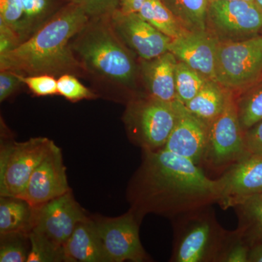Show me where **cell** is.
<instances>
[{
  "label": "cell",
  "instance_id": "obj_1",
  "mask_svg": "<svg viewBox=\"0 0 262 262\" xmlns=\"http://www.w3.org/2000/svg\"><path fill=\"white\" fill-rule=\"evenodd\" d=\"M127 198L139 220L147 213L182 217L218 203L220 182L208 178L192 160L168 150H143Z\"/></svg>",
  "mask_w": 262,
  "mask_h": 262
},
{
  "label": "cell",
  "instance_id": "obj_2",
  "mask_svg": "<svg viewBox=\"0 0 262 262\" xmlns=\"http://www.w3.org/2000/svg\"><path fill=\"white\" fill-rule=\"evenodd\" d=\"M89 20L83 10L70 2L27 40L1 55L0 70L25 76L80 73L84 68L72 51V39Z\"/></svg>",
  "mask_w": 262,
  "mask_h": 262
},
{
  "label": "cell",
  "instance_id": "obj_3",
  "mask_svg": "<svg viewBox=\"0 0 262 262\" xmlns=\"http://www.w3.org/2000/svg\"><path fill=\"white\" fill-rule=\"evenodd\" d=\"M72 48L84 68L124 87L134 85L135 61L114 30L110 18L90 19L72 42Z\"/></svg>",
  "mask_w": 262,
  "mask_h": 262
},
{
  "label": "cell",
  "instance_id": "obj_4",
  "mask_svg": "<svg viewBox=\"0 0 262 262\" xmlns=\"http://www.w3.org/2000/svg\"><path fill=\"white\" fill-rule=\"evenodd\" d=\"M177 116L175 102H163L148 96L130 101L123 120L133 142L143 150L156 151L166 144Z\"/></svg>",
  "mask_w": 262,
  "mask_h": 262
},
{
  "label": "cell",
  "instance_id": "obj_5",
  "mask_svg": "<svg viewBox=\"0 0 262 262\" xmlns=\"http://www.w3.org/2000/svg\"><path fill=\"white\" fill-rule=\"evenodd\" d=\"M262 75V35L234 42H220L215 81L231 91L248 89Z\"/></svg>",
  "mask_w": 262,
  "mask_h": 262
},
{
  "label": "cell",
  "instance_id": "obj_6",
  "mask_svg": "<svg viewBox=\"0 0 262 262\" xmlns=\"http://www.w3.org/2000/svg\"><path fill=\"white\" fill-rule=\"evenodd\" d=\"M54 145L46 137L32 138L24 142H2L0 196H20L34 170Z\"/></svg>",
  "mask_w": 262,
  "mask_h": 262
},
{
  "label": "cell",
  "instance_id": "obj_7",
  "mask_svg": "<svg viewBox=\"0 0 262 262\" xmlns=\"http://www.w3.org/2000/svg\"><path fill=\"white\" fill-rule=\"evenodd\" d=\"M247 155L237 98L228 90L223 111L209 126L203 161L213 168H229Z\"/></svg>",
  "mask_w": 262,
  "mask_h": 262
},
{
  "label": "cell",
  "instance_id": "obj_8",
  "mask_svg": "<svg viewBox=\"0 0 262 262\" xmlns=\"http://www.w3.org/2000/svg\"><path fill=\"white\" fill-rule=\"evenodd\" d=\"M207 208L187 215L171 258L176 262L217 261L227 232Z\"/></svg>",
  "mask_w": 262,
  "mask_h": 262
},
{
  "label": "cell",
  "instance_id": "obj_9",
  "mask_svg": "<svg viewBox=\"0 0 262 262\" xmlns=\"http://www.w3.org/2000/svg\"><path fill=\"white\" fill-rule=\"evenodd\" d=\"M207 29L220 42L244 40L262 32V10L254 2L209 3Z\"/></svg>",
  "mask_w": 262,
  "mask_h": 262
},
{
  "label": "cell",
  "instance_id": "obj_10",
  "mask_svg": "<svg viewBox=\"0 0 262 262\" xmlns=\"http://www.w3.org/2000/svg\"><path fill=\"white\" fill-rule=\"evenodd\" d=\"M139 220L131 211L116 218L94 219L108 262L149 261L139 237Z\"/></svg>",
  "mask_w": 262,
  "mask_h": 262
},
{
  "label": "cell",
  "instance_id": "obj_11",
  "mask_svg": "<svg viewBox=\"0 0 262 262\" xmlns=\"http://www.w3.org/2000/svg\"><path fill=\"white\" fill-rule=\"evenodd\" d=\"M86 218L84 210L75 201L71 190L35 207L32 231L44 236L53 244L64 247L76 225Z\"/></svg>",
  "mask_w": 262,
  "mask_h": 262
},
{
  "label": "cell",
  "instance_id": "obj_12",
  "mask_svg": "<svg viewBox=\"0 0 262 262\" xmlns=\"http://www.w3.org/2000/svg\"><path fill=\"white\" fill-rule=\"evenodd\" d=\"M110 22L122 42L142 60H149L169 51L171 38L165 35L137 13L117 10Z\"/></svg>",
  "mask_w": 262,
  "mask_h": 262
},
{
  "label": "cell",
  "instance_id": "obj_13",
  "mask_svg": "<svg viewBox=\"0 0 262 262\" xmlns=\"http://www.w3.org/2000/svg\"><path fill=\"white\" fill-rule=\"evenodd\" d=\"M223 209L234 208L262 193V154H248L227 168L219 179Z\"/></svg>",
  "mask_w": 262,
  "mask_h": 262
},
{
  "label": "cell",
  "instance_id": "obj_14",
  "mask_svg": "<svg viewBox=\"0 0 262 262\" xmlns=\"http://www.w3.org/2000/svg\"><path fill=\"white\" fill-rule=\"evenodd\" d=\"M61 149L55 144L34 170L19 198L38 207L70 192Z\"/></svg>",
  "mask_w": 262,
  "mask_h": 262
},
{
  "label": "cell",
  "instance_id": "obj_15",
  "mask_svg": "<svg viewBox=\"0 0 262 262\" xmlns=\"http://www.w3.org/2000/svg\"><path fill=\"white\" fill-rule=\"evenodd\" d=\"M177 120L163 149L192 160L198 165L204 158L209 127L188 111L177 100Z\"/></svg>",
  "mask_w": 262,
  "mask_h": 262
},
{
  "label": "cell",
  "instance_id": "obj_16",
  "mask_svg": "<svg viewBox=\"0 0 262 262\" xmlns=\"http://www.w3.org/2000/svg\"><path fill=\"white\" fill-rule=\"evenodd\" d=\"M220 41L206 29L187 31L172 39L169 51L206 78L215 80V61Z\"/></svg>",
  "mask_w": 262,
  "mask_h": 262
},
{
  "label": "cell",
  "instance_id": "obj_17",
  "mask_svg": "<svg viewBox=\"0 0 262 262\" xmlns=\"http://www.w3.org/2000/svg\"><path fill=\"white\" fill-rule=\"evenodd\" d=\"M178 60L171 52L149 60H142L141 73L150 97L173 103L177 101L175 71Z\"/></svg>",
  "mask_w": 262,
  "mask_h": 262
},
{
  "label": "cell",
  "instance_id": "obj_18",
  "mask_svg": "<svg viewBox=\"0 0 262 262\" xmlns=\"http://www.w3.org/2000/svg\"><path fill=\"white\" fill-rule=\"evenodd\" d=\"M64 252L66 261L108 262L95 221L89 217L76 225Z\"/></svg>",
  "mask_w": 262,
  "mask_h": 262
},
{
  "label": "cell",
  "instance_id": "obj_19",
  "mask_svg": "<svg viewBox=\"0 0 262 262\" xmlns=\"http://www.w3.org/2000/svg\"><path fill=\"white\" fill-rule=\"evenodd\" d=\"M35 207L19 196L0 198V234L29 235L34 227Z\"/></svg>",
  "mask_w": 262,
  "mask_h": 262
},
{
  "label": "cell",
  "instance_id": "obj_20",
  "mask_svg": "<svg viewBox=\"0 0 262 262\" xmlns=\"http://www.w3.org/2000/svg\"><path fill=\"white\" fill-rule=\"evenodd\" d=\"M228 90L215 80H208L198 94L184 106L208 127L223 111Z\"/></svg>",
  "mask_w": 262,
  "mask_h": 262
},
{
  "label": "cell",
  "instance_id": "obj_21",
  "mask_svg": "<svg viewBox=\"0 0 262 262\" xmlns=\"http://www.w3.org/2000/svg\"><path fill=\"white\" fill-rule=\"evenodd\" d=\"M234 208L239 218L237 230L250 247L262 244V194L248 198Z\"/></svg>",
  "mask_w": 262,
  "mask_h": 262
},
{
  "label": "cell",
  "instance_id": "obj_22",
  "mask_svg": "<svg viewBox=\"0 0 262 262\" xmlns=\"http://www.w3.org/2000/svg\"><path fill=\"white\" fill-rule=\"evenodd\" d=\"M137 13L155 28L171 39L180 37L187 32L162 0H146Z\"/></svg>",
  "mask_w": 262,
  "mask_h": 262
},
{
  "label": "cell",
  "instance_id": "obj_23",
  "mask_svg": "<svg viewBox=\"0 0 262 262\" xmlns=\"http://www.w3.org/2000/svg\"><path fill=\"white\" fill-rule=\"evenodd\" d=\"M187 31L207 29L208 0H162Z\"/></svg>",
  "mask_w": 262,
  "mask_h": 262
},
{
  "label": "cell",
  "instance_id": "obj_24",
  "mask_svg": "<svg viewBox=\"0 0 262 262\" xmlns=\"http://www.w3.org/2000/svg\"><path fill=\"white\" fill-rule=\"evenodd\" d=\"M24 12L21 43L61 9L58 0H20Z\"/></svg>",
  "mask_w": 262,
  "mask_h": 262
},
{
  "label": "cell",
  "instance_id": "obj_25",
  "mask_svg": "<svg viewBox=\"0 0 262 262\" xmlns=\"http://www.w3.org/2000/svg\"><path fill=\"white\" fill-rule=\"evenodd\" d=\"M239 122L246 131L262 121V84H253L237 99Z\"/></svg>",
  "mask_w": 262,
  "mask_h": 262
},
{
  "label": "cell",
  "instance_id": "obj_26",
  "mask_svg": "<svg viewBox=\"0 0 262 262\" xmlns=\"http://www.w3.org/2000/svg\"><path fill=\"white\" fill-rule=\"evenodd\" d=\"M208 80L184 62L178 61L175 71L177 100L185 105L199 93Z\"/></svg>",
  "mask_w": 262,
  "mask_h": 262
},
{
  "label": "cell",
  "instance_id": "obj_27",
  "mask_svg": "<svg viewBox=\"0 0 262 262\" xmlns=\"http://www.w3.org/2000/svg\"><path fill=\"white\" fill-rule=\"evenodd\" d=\"M30 250L27 262L66 261L64 247L53 244L44 236L32 231L29 234Z\"/></svg>",
  "mask_w": 262,
  "mask_h": 262
},
{
  "label": "cell",
  "instance_id": "obj_28",
  "mask_svg": "<svg viewBox=\"0 0 262 262\" xmlns=\"http://www.w3.org/2000/svg\"><path fill=\"white\" fill-rule=\"evenodd\" d=\"M0 261H27L30 241L29 235L24 234L12 233L0 234Z\"/></svg>",
  "mask_w": 262,
  "mask_h": 262
},
{
  "label": "cell",
  "instance_id": "obj_29",
  "mask_svg": "<svg viewBox=\"0 0 262 262\" xmlns=\"http://www.w3.org/2000/svg\"><path fill=\"white\" fill-rule=\"evenodd\" d=\"M249 245L236 229L227 232L217 261L248 262Z\"/></svg>",
  "mask_w": 262,
  "mask_h": 262
},
{
  "label": "cell",
  "instance_id": "obj_30",
  "mask_svg": "<svg viewBox=\"0 0 262 262\" xmlns=\"http://www.w3.org/2000/svg\"><path fill=\"white\" fill-rule=\"evenodd\" d=\"M58 94L72 102L94 99L96 94L84 85L73 74H63L57 79Z\"/></svg>",
  "mask_w": 262,
  "mask_h": 262
},
{
  "label": "cell",
  "instance_id": "obj_31",
  "mask_svg": "<svg viewBox=\"0 0 262 262\" xmlns=\"http://www.w3.org/2000/svg\"><path fill=\"white\" fill-rule=\"evenodd\" d=\"M89 17L90 19L110 18L120 9L119 0H70Z\"/></svg>",
  "mask_w": 262,
  "mask_h": 262
},
{
  "label": "cell",
  "instance_id": "obj_32",
  "mask_svg": "<svg viewBox=\"0 0 262 262\" xmlns=\"http://www.w3.org/2000/svg\"><path fill=\"white\" fill-rule=\"evenodd\" d=\"M24 12L20 0H0V21L4 22L18 36L21 42Z\"/></svg>",
  "mask_w": 262,
  "mask_h": 262
},
{
  "label": "cell",
  "instance_id": "obj_33",
  "mask_svg": "<svg viewBox=\"0 0 262 262\" xmlns=\"http://www.w3.org/2000/svg\"><path fill=\"white\" fill-rule=\"evenodd\" d=\"M21 81L31 91L37 96H53L58 94L57 79L51 75L25 76L16 73Z\"/></svg>",
  "mask_w": 262,
  "mask_h": 262
},
{
  "label": "cell",
  "instance_id": "obj_34",
  "mask_svg": "<svg viewBox=\"0 0 262 262\" xmlns=\"http://www.w3.org/2000/svg\"><path fill=\"white\" fill-rule=\"evenodd\" d=\"M22 82L15 72L0 70V101L10 97L21 85Z\"/></svg>",
  "mask_w": 262,
  "mask_h": 262
},
{
  "label": "cell",
  "instance_id": "obj_35",
  "mask_svg": "<svg viewBox=\"0 0 262 262\" xmlns=\"http://www.w3.org/2000/svg\"><path fill=\"white\" fill-rule=\"evenodd\" d=\"M244 139L248 154H262V121L245 131Z\"/></svg>",
  "mask_w": 262,
  "mask_h": 262
},
{
  "label": "cell",
  "instance_id": "obj_36",
  "mask_svg": "<svg viewBox=\"0 0 262 262\" xmlns=\"http://www.w3.org/2000/svg\"><path fill=\"white\" fill-rule=\"evenodd\" d=\"M20 44L16 33L4 22L0 21V56L13 51Z\"/></svg>",
  "mask_w": 262,
  "mask_h": 262
},
{
  "label": "cell",
  "instance_id": "obj_37",
  "mask_svg": "<svg viewBox=\"0 0 262 262\" xmlns=\"http://www.w3.org/2000/svg\"><path fill=\"white\" fill-rule=\"evenodd\" d=\"M120 10L125 13H137L146 0H119Z\"/></svg>",
  "mask_w": 262,
  "mask_h": 262
},
{
  "label": "cell",
  "instance_id": "obj_38",
  "mask_svg": "<svg viewBox=\"0 0 262 262\" xmlns=\"http://www.w3.org/2000/svg\"><path fill=\"white\" fill-rule=\"evenodd\" d=\"M248 262H262V244H256L251 247Z\"/></svg>",
  "mask_w": 262,
  "mask_h": 262
},
{
  "label": "cell",
  "instance_id": "obj_39",
  "mask_svg": "<svg viewBox=\"0 0 262 262\" xmlns=\"http://www.w3.org/2000/svg\"><path fill=\"white\" fill-rule=\"evenodd\" d=\"M214 1H247V2H254V0H208L209 3ZM255 3V2H254Z\"/></svg>",
  "mask_w": 262,
  "mask_h": 262
},
{
  "label": "cell",
  "instance_id": "obj_40",
  "mask_svg": "<svg viewBox=\"0 0 262 262\" xmlns=\"http://www.w3.org/2000/svg\"><path fill=\"white\" fill-rule=\"evenodd\" d=\"M254 2L258 5V8L262 10V0H254Z\"/></svg>",
  "mask_w": 262,
  "mask_h": 262
},
{
  "label": "cell",
  "instance_id": "obj_41",
  "mask_svg": "<svg viewBox=\"0 0 262 262\" xmlns=\"http://www.w3.org/2000/svg\"><path fill=\"white\" fill-rule=\"evenodd\" d=\"M261 194H262V193H261Z\"/></svg>",
  "mask_w": 262,
  "mask_h": 262
}]
</instances>
